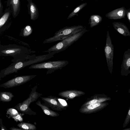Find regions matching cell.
<instances>
[{
	"instance_id": "6da1fadb",
	"label": "cell",
	"mask_w": 130,
	"mask_h": 130,
	"mask_svg": "<svg viewBox=\"0 0 130 130\" xmlns=\"http://www.w3.org/2000/svg\"><path fill=\"white\" fill-rule=\"evenodd\" d=\"M53 57L51 53L39 56L37 59L28 61H19L13 62L7 68L1 70L0 72V80L2 78L6 76L15 73L26 66L37 63L48 59Z\"/></svg>"
},
{
	"instance_id": "7a4b0ae2",
	"label": "cell",
	"mask_w": 130,
	"mask_h": 130,
	"mask_svg": "<svg viewBox=\"0 0 130 130\" xmlns=\"http://www.w3.org/2000/svg\"><path fill=\"white\" fill-rule=\"evenodd\" d=\"M85 27L80 25L65 26L57 31L54 36L45 39L43 43L45 44L61 41L82 31Z\"/></svg>"
},
{
	"instance_id": "3957f363",
	"label": "cell",
	"mask_w": 130,
	"mask_h": 130,
	"mask_svg": "<svg viewBox=\"0 0 130 130\" xmlns=\"http://www.w3.org/2000/svg\"><path fill=\"white\" fill-rule=\"evenodd\" d=\"M37 85L32 88L28 98L22 102L18 104L12 108L24 114L29 115H37V113L33 111L29 106L31 103L36 101L39 97L42 95L41 93L37 92Z\"/></svg>"
},
{
	"instance_id": "277c9868",
	"label": "cell",
	"mask_w": 130,
	"mask_h": 130,
	"mask_svg": "<svg viewBox=\"0 0 130 130\" xmlns=\"http://www.w3.org/2000/svg\"><path fill=\"white\" fill-rule=\"evenodd\" d=\"M88 30L85 28L79 32L61 41L50 48L47 50L43 52L48 53L55 52L57 53L65 50L68 47L78 40Z\"/></svg>"
},
{
	"instance_id": "5b68a950",
	"label": "cell",
	"mask_w": 130,
	"mask_h": 130,
	"mask_svg": "<svg viewBox=\"0 0 130 130\" xmlns=\"http://www.w3.org/2000/svg\"><path fill=\"white\" fill-rule=\"evenodd\" d=\"M68 63L69 62L65 60L48 61L40 63L33 64L29 67V69H47V71L46 74H47L53 73L58 70L61 69Z\"/></svg>"
},
{
	"instance_id": "8992f818",
	"label": "cell",
	"mask_w": 130,
	"mask_h": 130,
	"mask_svg": "<svg viewBox=\"0 0 130 130\" xmlns=\"http://www.w3.org/2000/svg\"><path fill=\"white\" fill-rule=\"evenodd\" d=\"M35 52L23 46L15 44L0 46V55L3 56H12L18 54H30Z\"/></svg>"
},
{
	"instance_id": "52a82bcc",
	"label": "cell",
	"mask_w": 130,
	"mask_h": 130,
	"mask_svg": "<svg viewBox=\"0 0 130 130\" xmlns=\"http://www.w3.org/2000/svg\"><path fill=\"white\" fill-rule=\"evenodd\" d=\"M105 54L107 65L110 73H112L114 57V46L112 42L109 32H107L106 45L104 47Z\"/></svg>"
},
{
	"instance_id": "ba28073f",
	"label": "cell",
	"mask_w": 130,
	"mask_h": 130,
	"mask_svg": "<svg viewBox=\"0 0 130 130\" xmlns=\"http://www.w3.org/2000/svg\"><path fill=\"white\" fill-rule=\"evenodd\" d=\"M37 75H25L15 77L0 85V87L5 89L13 88L25 84Z\"/></svg>"
},
{
	"instance_id": "9c48e42d",
	"label": "cell",
	"mask_w": 130,
	"mask_h": 130,
	"mask_svg": "<svg viewBox=\"0 0 130 130\" xmlns=\"http://www.w3.org/2000/svg\"><path fill=\"white\" fill-rule=\"evenodd\" d=\"M41 98L44 102L43 103L53 110L60 111L66 109V107L62 105L60 103L57 97L50 95L47 97Z\"/></svg>"
},
{
	"instance_id": "30bf717a",
	"label": "cell",
	"mask_w": 130,
	"mask_h": 130,
	"mask_svg": "<svg viewBox=\"0 0 130 130\" xmlns=\"http://www.w3.org/2000/svg\"><path fill=\"white\" fill-rule=\"evenodd\" d=\"M108 104V103L105 101L101 103L87 105L81 107L79 110L80 112L85 114L94 113L103 109Z\"/></svg>"
},
{
	"instance_id": "8fae6325",
	"label": "cell",
	"mask_w": 130,
	"mask_h": 130,
	"mask_svg": "<svg viewBox=\"0 0 130 130\" xmlns=\"http://www.w3.org/2000/svg\"><path fill=\"white\" fill-rule=\"evenodd\" d=\"M130 67V48L128 49L124 53L123 61L121 66V75L127 76L129 74Z\"/></svg>"
},
{
	"instance_id": "7c38bea8",
	"label": "cell",
	"mask_w": 130,
	"mask_h": 130,
	"mask_svg": "<svg viewBox=\"0 0 130 130\" xmlns=\"http://www.w3.org/2000/svg\"><path fill=\"white\" fill-rule=\"evenodd\" d=\"M126 10L124 7L123 6L108 13L106 14L105 16L111 19L124 18L126 15Z\"/></svg>"
},
{
	"instance_id": "4fadbf2b",
	"label": "cell",
	"mask_w": 130,
	"mask_h": 130,
	"mask_svg": "<svg viewBox=\"0 0 130 130\" xmlns=\"http://www.w3.org/2000/svg\"><path fill=\"white\" fill-rule=\"evenodd\" d=\"M111 99L110 98L104 94H97L88 99L81 107L92 104L101 103L107 101H110Z\"/></svg>"
},
{
	"instance_id": "5bb4252c",
	"label": "cell",
	"mask_w": 130,
	"mask_h": 130,
	"mask_svg": "<svg viewBox=\"0 0 130 130\" xmlns=\"http://www.w3.org/2000/svg\"><path fill=\"white\" fill-rule=\"evenodd\" d=\"M85 94L83 91L76 90H70L62 91L58 93L60 96L69 99H73L75 97L83 95Z\"/></svg>"
},
{
	"instance_id": "9a60e30c",
	"label": "cell",
	"mask_w": 130,
	"mask_h": 130,
	"mask_svg": "<svg viewBox=\"0 0 130 130\" xmlns=\"http://www.w3.org/2000/svg\"><path fill=\"white\" fill-rule=\"evenodd\" d=\"M20 0H7V7L11 6L12 16L15 18L19 15L20 10Z\"/></svg>"
},
{
	"instance_id": "2e32d148",
	"label": "cell",
	"mask_w": 130,
	"mask_h": 130,
	"mask_svg": "<svg viewBox=\"0 0 130 130\" xmlns=\"http://www.w3.org/2000/svg\"><path fill=\"white\" fill-rule=\"evenodd\" d=\"M114 28L119 33L124 36H130V31L124 23L120 22L112 23Z\"/></svg>"
},
{
	"instance_id": "e0dca14e",
	"label": "cell",
	"mask_w": 130,
	"mask_h": 130,
	"mask_svg": "<svg viewBox=\"0 0 130 130\" xmlns=\"http://www.w3.org/2000/svg\"><path fill=\"white\" fill-rule=\"evenodd\" d=\"M28 2L27 7L28 13L31 20L34 21L38 19L39 16V12L36 5L32 0H27Z\"/></svg>"
},
{
	"instance_id": "ac0fdd59",
	"label": "cell",
	"mask_w": 130,
	"mask_h": 130,
	"mask_svg": "<svg viewBox=\"0 0 130 130\" xmlns=\"http://www.w3.org/2000/svg\"><path fill=\"white\" fill-rule=\"evenodd\" d=\"M38 56L35 55H30V54H18L12 56L13 59L11 60L13 62L19 61H28L35 60L38 58Z\"/></svg>"
},
{
	"instance_id": "d6986e66",
	"label": "cell",
	"mask_w": 130,
	"mask_h": 130,
	"mask_svg": "<svg viewBox=\"0 0 130 130\" xmlns=\"http://www.w3.org/2000/svg\"><path fill=\"white\" fill-rule=\"evenodd\" d=\"M36 104L39 106L42 109L44 113L46 115L50 117H55L59 116L58 113L51 110L50 107L41 103V101L38 100L36 102Z\"/></svg>"
},
{
	"instance_id": "ffe728a7",
	"label": "cell",
	"mask_w": 130,
	"mask_h": 130,
	"mask_svg": "<svg viewBox=\"0 0 130 130\" xmlns=\"http://www.w3.org/2000/svg\"><path fill=\"white\" fill-rule=\"evenodd\" d=\"M12 10L11 6L6 8L3 15L0 17V28L1 29L6 24L12 13Z\"/></svg>"
},
{
	"instance_id": "44dd1931",
	"label": "cell",
	"mask_w": 130,
	"mask_h": 130,
	"mask_svg": "<svg viewBox=\"0 0 130 130\" xmlns=\"http://www.w3.org/2000/svg\"><path fill=\"white\" fill-rule=\"evenodd\" d=\"M102 18L98 14H93L91 15L89 20V24L91 28L96 26L101 22L102 20Z\"/></svg>"
},
{
	"instance_id": "7402d4cb",
	"label": "cell",
	"mask_w": 130,
	"mask_h": 130,
	"mask_svg": "<svg viewBox=\"0 0 130 130\" xmlns=\"http://www.w3.org/2000/svg\"><path fill=\"white\" fill-rule=\"evenodd\" d=\"M13 93L8 91L0 92V101L3 102H10L14 96Z\"/></svg>"
},
{
	"instance_id": "603a6c76",
	"label": "cell",
	"mask_w": 130,
	"mask_h": 130,
	"mask_svg": "<svg viewBox=\"0 0 130 130\" xmlns=\"http://www.w3.org/2000/svg\"><path fill=\"white\" fill-rule=\"evenodd\" d=\"M17 126L23 130H36L37 128L36 126L32 123L21 122L18 123Z\"/></svg>"
},
{
	"instance_id": "cb8c5ba5",
	"label": "cell",
	"mask_w": 130,
	"mask_h": 130,
	"mask_svg": "<svg viewBox=\"0 0 130 130\" xmlns=\"http://www.w3.org/2000/svg\"><path fill=\"white\" fill-rule=\"evenodd\" d=\"M87 4V3H82L78 6L74 10L69 14L67 19H70L75 15L78 16V14L80 11Z\"/></svg>"
},
{
	"instance_id": "d4e9b609",
	"label": "cell",
	"mask_w": 130,
	"mask_h": 130,
	"mask_svg": "<svg viewBox=\"0 0 130 130\" xmlns=\"http://www.w3.org/2000/svg\"><path fill=\"white\" fill-rule=\"evenodd\" d=\"M32 31L31 27L30 25H27L22 29L20 35L24 37H26L31 34Z\"/></svg>"
},
{
	"instance_id": "484cf974",
	"label": "cell",
	"mask_w": 130,
	"mask_h": 130,
	"mask_svg": "<svg viewBox=\"0 0 130 130\" xmlns=\"http://www.w3.org/2000/svg\"><path fill=\"white\" fill-rule=\"evenodd\" d=\"M18 111L12 107L8 108L6 110L7 117L9 119L12 118L19 114Z\"/></svg>"
},
{
	"instance_id": "4316f807",
	"label": "cell",
	"mask_w": 130,
	"mask_h": 130,
	"mask_svg": "<svg viewBox=\"0 0 130 130\" xmlns=\"http://www.w3.org/2000/svg\"><path fill=\"white\" fill-rule=\"evenodd\" d=\"M130 121V107H129L126 116L124 121L123 126V127L124 128L126 127Z\"/></svg>"
},
{
	"instance_id": "83f0119b",
	"label": "cell",
	"mask_w": 130,
	"mask_h": 130,
	"mask_svg": "<svg viewBox=\"0 0 130 130\" xmlns=\"http://www.w3.org/2000/svg\"><path fill=\"white\" fill-rule=\"evenodd\" d=\"M24 115V114L23 113H20L17 116L13 117L12 118L17 122H22L23 121V116Z\"/></svg>"
},
{
	"instance_id": "f1b7e54d",
	"label": "cell",
	"mask_w": 130,
	"mask_h": 130,
	"mask_svg": "<svg viewBox=\"0 0 130 130\" xmlns=\"http://www.w3.org/2000/svg\"><path fill=\"white\" fill-rule=\"evenodd\" d=\"M58 99L61 104L65 107L68 106V105L66 101L64 100L59 98H58Z\"/></svg>"
},
{
	"instance_id": "f546056e",
	"label": "cell",
	"mask_w": 130,
	"mask_h": 130,
	"mask_svg": "<svg viewBox=\"0 0 130 130\" xmlns=\"http://www.w3.org/2000/svg\"><path fill=\"white\" fill-rule=\"evenodd\" d=\"M126 16L127 19L130 23V8L126 10Z\"/></svg>"
},
{
	"instance_id": "4dcf8cb0",
	"label": "cell",
	"mask_w": 130,
	"mask_h": 130,
	"mask_svg": "<svg viewBox=\"0 0 130 130\" xmlns=\"http://www.w3.org/2000/svg\"><path fill=\"white\" fill-rule=\"evenodd\" d=\"M0 126L1 130H8L6 127L3 124L2 119H0Z\"/></svg>"
},
{
	"instance_id": "1f68e13d",
	"label": "cell",
	"mask_w": 130,
	"mask_h": 130,
	"mask_svg": "<svg viewBox=\"0 0 130 130\" xmlns=\"http://www.w3.org/2000/svg\"><path fill=\"white\" fill-rule=\"evenodd\" d=\"M3 6L1 2V0H0V17H1L4 13L3 12Z\"/></svg>"
},
{
	"instance_id": "d6a6232c",
	"label": "cell",
	"mask_w": 130,
	"mask_h": 130,
	"mask_svg": "<svg viewBox=\"0 0 130 130\" xmlns=\"http://www.w3.org/2000/svg\"><path fill=\"white\" fill-rule=\"evenodd\" d=\"M11 130H23V129L19 127H11L10 128Z\"/></svg>"
},
{
	"instance_id": "836d02e7",
	"label": "cell",
	"mask_w": 130,
	"mask_h": 130,
	"mask_svg": "<svg viewBox=\"0 0 130 130\" xmlns=\"http://www.w3.org/2000/svg\"><path fill=\"white\" fill-rule=\"evenodd\" d=\"M123 130H130V128H125L124 129H123Z\"/></svg>"
},
{
	"instance_id": "e575fe53",
	"label": "cell",
	"mask_w": 130,
	"mask_h": 130,
	"mask_svg": "<svg viewBox=\"0 0 130 130\" xmlns=\"http://www.w3.org/2000/svg\"><path fill=\"white\" fill-rule=\"evenodd\" d=\"M128 93H130V88L129 89L128 91Z\"/></svg>"
},
{
	"instance_id": "d590c367",
	"label": "cell",
	"mask_w": 130,
	"mask_h": 130,
	"mask_svg": "<svg viewBox=\"0 0 130 130\" xmlns=\"http://www.w3.org/2000/svg\"><path fill=\"white\" fill-rule=\"evenodd\" d=\"M129 74L130 73V69L129 70Z\"/></svg>"
},
{
	"instance_id": "8d00e7d4",
	"label": "cell",
	"mask_w": 130,
	"mask_h": 130,
	"mask_svg": "<svg viewBox=\"0 0 130 130\" xmlns=\"http://www.w3.org/2000/svg\"><path fill=\"white\" fill-rule=\"evenodd\" d=\"M84 0H81L82 1H83Z\"/></svg>"
},
{
	"instance_id": "74e56055",
	"label": "cell",
	"mask_w": 130,
	"mask_h": 130,
	"mask_svg": "<svg viewBox=\"0 0 130 130\" xmlns=\"http://www.w3.org/2000/svg\"><path fill=\"white\" fill-rule=\"evenodd\" d=\"M96 1H98V0H95Z\"/></svg>"
}]
</instances>
